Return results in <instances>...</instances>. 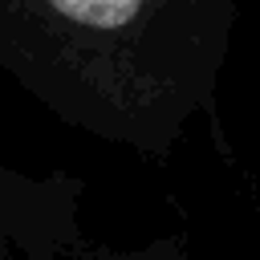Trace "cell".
Wrapping results in <instances>:
<instances>
[{
	"instance_id": "cell-1",
	"label": "cell",
	"mask_w": 260,
	"mask_h": 260,
	"mask_svg": "<svg viewBox=\"0 0 260 260\" xmlns=\"http://www.w3.org/2000/svg\"><path fill=\"white\" fill-rule=\"evenodd\" d=\"M49 4L89 28H122L142 12V0H49Z\"/></svg>"
}]
</instances>
